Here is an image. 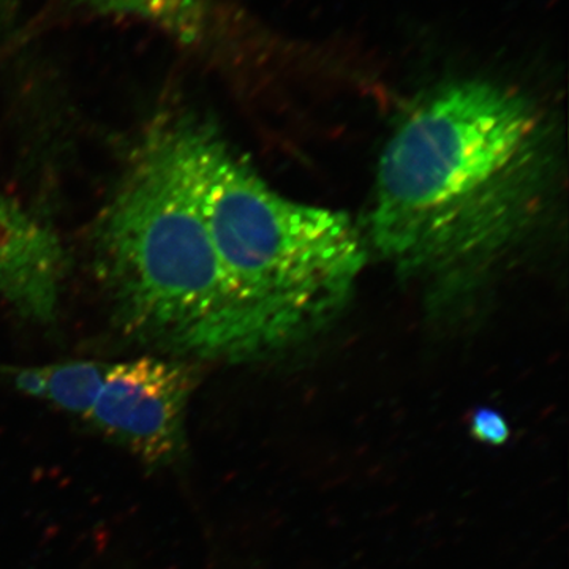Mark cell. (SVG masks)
Returning <instances> with one entry per match:
<instances>
[{
	"label": "cell",
	"instance_id": "cell-3",
	"mask_svg": "<svg viewBox=\"0 0 569 569\" xmlns=\"http://www.w3.org/2000/svg\"><path fill=\"white\" fill-rule=\"evenodd\" d=\"M182 123L217 260L263 353L316 335L365 269L358 228L346 213L276 192L216 127L192 116Z\"/></svg>",
	"mask_w": 569,
	"mask_h": 569
},
{
	"label": "cell",
	"instance_id": "cell-5",
	"mask_svg": "<svg viewBox=\"0 0 569 569\" xmlns=\"http://www.w3.org/2000/svg\"><path fill=\"white\" fill-rule=\"evenodd\" d=\"M66 253L50 228L0 194V298L33 323L56 321Z\"/></svg>",
	"mask_w": 569,
	"mask_h": 569
},
{
	"label": "cell",
	"instance_id": "cell-4",
	"mask_svg": "<svg viewBox=\"0 0 569 569\" xmlns=\"http://www.w3.org/2000/svg\"><path fill=\"white\" fill-rule=\"evenodd\" d=\"M198 370L186 359L142 356L108 365L84 425L149 468L186 459V413Z\"/></svg>",
	"mask_w": 569,
	"mask_h": 569
},
{
	"label": "cell",
	"instance_id": "cell-6",
	"mask_svg": "<svg viewBox=\"0 0 569 569\" xmlns=\"http://www.w3.org/2000/svg\"><path fill=\"white\" fill-rule=\"evenodd\" d=\"M97 13L156 29L183 47L208 40L216 22V0H80Z\"/></svg>",
	"mask_w": 569,
	"mask_h": 569
},
{
	"label": "cell",
	"instance_id": "cell-8",
	"mask_svg": "<svg viewBox=\"0 0 569 569\" xmlns=\"http://www.w3.org/2000/svg\"><path fill=\"white\" fill-rule=\"evenodd\" d=\"M470 433L479 443L501 447L511 438V427L503 415L498 411L490 410V408H478L470 418Z\"/></svg>",
	"mask_w": 569,
	"mask_h": 569
},
{
	"label": "cell",
	"instance_id": "cell-7",
	"mask_svg": "<svg viewBox=\"0 0 569 569\" xmlns=\"http://www.w3.org/2000/svg\"><path fill=\"white\" fill-rule=\"evenodd\" d=\"M107 367L104 362L66 361L10 370V377L24 395L44 400L63 413L84 421L102 388Z\"/></svg>",
	"mask_w": 569,
	"mask_h": 569
},
{
	"label": "cell",
	"instance_id": "cell-1",
	"mask_svg": "<svg viewBox=\"0 0 569 569\" xmlns=\"http://www.w3.org/2000/svg\"><path fill=\"white\" fill-rule=\"evenodd\" d=\"M552 160L545 116L519 91L485 80L433 89L381 153L370 244L407 279L477 277L529 233Z\"/></svg>",
	"mask_w": 569,
	"mask_h": 569
},
{
	"label": "cell",
	"instance_id": "cell-2",
	"mask_svg": "<svg viewBox=\"0 0 569 569\" xmlns=\"http://www.w3.org/2000/svg\"><path fill=\"white\" fill-rule=\"evenodd\" d=\"M96 263L127 336L170 358L264 356L228 287L187 151L182 118L134 152L96 227Z\"/></svg>",
	"mask_w": 569,
	"mask_h": 569
}]
</instances>
